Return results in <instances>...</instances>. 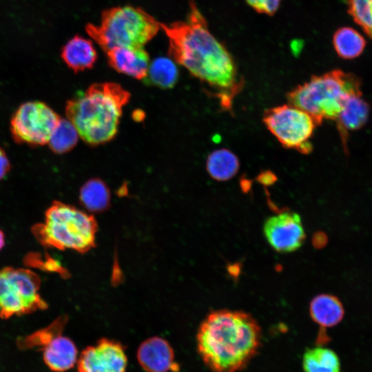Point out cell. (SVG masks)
<instances>
[{"label":"cell","instance_id":"obj_4","mask_svg":"<svg viewBox=\"0 0 372 372\" xmlns=\"http://www.w3.org/2000/svg\"><path fill=\"white\" fill-rule=\"evenodd\" d=\"M361 93L357 76L334 70L312 76L290 91L287 97L290 105L307 112L320 125L324 119L335 120L347 99Z\"/></svg>","mask_w":372,"mask_h":372},{"label":"cell","instance_id":"obj_12","mask_svg":"<svg viewBox=\"0 0 372 372\" xmlns=\"http://www.w3.org/2000/svg\"><path fill=\"white\" fill-rule=\"evenodd\" d=\"M137 360L147 372L176 371L174 353L170 344L159 337H152L141 344L137 351Z\"/></svg>","mask_w":372,"mask_h":372},{"label":"cell","instance_id":"obj_26","mask_svg":"<svg viewBox=\"0 0 372 372\" xmlns=\"http://www.w3.org/2000/svg\"><path fill=\"white\" fill-rule=\"evenodd\" d=\"M9 158L3 148L0 147V180L5 178L10 170Z\"/></svg>","mask_w":372,"mask_h":372},{"label":"cell","instance_id":"obj_3","mask_svg":"<svg viewBox=\"0 0 372 372\" xmlns=\"http://www.w3.org/2000/svg\"><path fill=\"white\" fill-rule=\"evenodd\" d=\"M130 99V94L118 83H94L67 101L65 114L85 143L98 145L115 137Z\"/></svg>","mask_w":372,"mask_h":372},{"label":"cell","instance_id":"obj_21","mask_svg":"<svg viewBox=\"0 0 372 372\" xmlns=\"http://www.w3.org/2000/svg\"><path fill=\"white\" fill-rule=\"evenodd\" d=\"M178 77V70L174 62L168 58L158 57L149 65L145 83L160 88H172Z\"/></svg>","mask_w":372,"mask_h":372},{"label":"cell","instance_id":"obj_16","mask_svg":"<svg viewBox=\"0 0 372 372\" xmlns=\"http://www.w3.org/2000/svg\"><path fill=\"white\" fill-rule=\"evenodd\" d=\"M61 57L66 65L76 73L93 68L97 60V52L90 40L76 35L63 45Z\"/></svg>","mask_w":372,"mask_h":372},{"label":"cell","instance_id":"obj_24","mask_svg":"<svg viewBox=\"0 0 372 372\" xmlns=\"http://www.w3.org/2000/svg\"><path fill=\"white\" fill-rule=\"evenodd\" d=\"M347 3L354 21L372 37V0H347Z\"/></svg>","mask_w":372,"mask_h":372},{"label":"cell","instance_id":"obj_15","mask_svg":"<svg viewBox=\"0 0 372 372\" xmlns=\"http://www.w3.org/2000/svg\"><path fill=\"white\" fill-rule=\"evenodd\" d=\"M361 96L362 93L351 95L335 119L344 150H347L349 132L362 127L369 116V105Z\"/></svg>","mask_w":372,"mask_h":372},{"label":"cell","instance_id":"obj_11","mask_svg":"<svg viewBox=\"0 0 372 372\" xmlns=\"http://www.w3.org/2000/svg\"><path fill=\"white\" fill-rule=\"evenodd\" d=\"M127 358L118 342L102 338L87 347L77 360V372H125Z\"/></svg>","mask_w":372,"mask_h":372},{"label":"cell","instance_id":"obj_27","mask_svg":"<svg viewBox=\"0 0 372 372\" xmlns=\"http://www.w3.org/2000/svg\"><path fill=\"white\" fill-rule=\"evenodd\" d=\"M259 180L264 185H271L275 181V176L271 172H264L259 176Z\"/></svg>","mask_w":372,"mask_h":372},{"label":"cell","instance_id":"obj_23","mask_svg":"<svg viewBox=\"0 0 372 372\" xmlns=\"http://www.w3.org/2000/svg\"><path fill=\"white\" fill-rule=\"evenodd\" d=\"M79 134L68 119L61 118L48 143L51 150L59 154L66 153L77 143Z\"/></svg>","mask_w":372,"mask_h":372},{"label":"cell","instance_id":"obj_10","mask_svg":"<svg viewBox=\"0 0 372 372\" xmlns=\"http://www.w3.org/2000/svg\"><path fill=\"white\" fill-rule=\"evenodd\" d=\"M263 231L270 246L280 253L297 250L306 238L300 215L290 211L268 218L265 222Z\"/></svg>","mask_w":372,"mask_h":372},{"label":"cell","instance_id":"obj_8","mask_svg":"<svg viewBox=\"0 0 372 372\" xmlns=\"http://www.w3.org/2000/svg\"><path fill=\"white\" fill-rule=\"evenodd\" d=\"M263 122L284 147L304 154L312 151L310 139L318 125L304 110L290 104L276 106L265 112Z\"/></svg>","mask_w":372,"mask_h":372},{"label":"cell","instance_id":"obj_9","mask_svg":"<svg viewBox=\"0 0 372 372\" xmlns=\"http://www.w3.org/2000/svg\"><path fill=\"white\" fill-rule=\"evenodd\" d=\"M61 119L59 115L43 102L23 103L12 116V137L17 143L32 146L47 144Z\"/></svg>","mask_w":372,"mask_h":372},{"label":"cell","instance_id":"obj_6","mask_svg":"<svg viewBox=\"0 0 372 372\" xmlns=\"http://www.w3.org/2000/svg\"><path fill=\"white\" fill-rule=\"evenodd\" d=\"M33 234L44 246L84 253L95 242V218L79 209L54 201L46 210L44 223L33 227Z\"/></svg>","mask_w":372,"mask_h":372},{"label":"cell","instance_id":"obj_20","mask_svg":"<svg viewBox=\"0 0 372 372\" xmlns=\"http://www.w3.org/2000/svg\"><path fill=\"white\" fill-rule=\"evenodd\" d=\"M79 199L87 210L99 212L109 207L110 193L106 184L102 180L95 178L90 179L81 187Z\"/></svg>","mask_w":372,"mask_h":372},{"label":"cell","instance_id":"obj_5","mask_svg":"<svg viewBox=\"0 0 372 372\" xmlns=\"http://www.w3.org/2000/svg\"><path fill=\"white\" fill-rule=\"evenodd\" d=\"M160 22L139 7L110 8L102 12L99 25L88 23L87 34L104 51L115 47H143L158 32Z\"/></svg>","mask_w":372,"mask_h":372},{"label":"cell","instance_id":"obj_2","mask_svg":"<svg viewBox=\"0 0 372 372\" xmlns=\"http://www.w3.org/2000/svg\"><path fill=\"white\" fill-rule=\"evenodd\" d=\"M261 329L254 317L242 311L211 312L196 335L198 352L211 372H238L257 353Z\"/></svg>","mask_w":372,"mask_h":372},{"label":"cell","instance_id":"obj_19","mask_svg":"<svg viewBox=\"0 0 372 372\" xmlns=\"http://www.w3.org/2000/svg\"><path fill=\"white\" fill-rule=\"evenodd\" d=\"M304 372H340L338 355L331 349L316 347L307 349L303 355Z\"/></svg>","mask_w":372,"mask_h":372},{"label":"cell","instance_id":"obj_25","mask_svg":"<svg viewBox=\"0 0 372 372\" xmlns=\"http://www.w3.org/2000/svg\"><path fill=\"white\" fill-rule=\"evenodd\" d=\"M256 11L268 15L273 14L278 9L282 0H245Z\"/></svg>","mask_w":372,"mask_h":372},{"label":"cell","instance_id":"obj_18","mask_svg":"<svg viewBox=\"0 0 372 372\" xmlns=\"http://www.w3.org/2000/svg\"><path fill=\"white\" fill-rule=\"evenodd\" d=\"M206 169L214 180L226 181L237 174L240 169V161L238 156L229 149H218L208 156Z\"/></svg>","mask_w":372,"mask_h":372},{"label":"cell","instance_id":"obj_28","mask_svg":"<svg viewBox=\"0 0 372 372\" xmlns=\"http://www.w3.org/2000/svg\"><path fill=\"white\" fill-rule=\"evenodd\" d=\"M5 245V236L3 231L0 229V250Z\"/></svg>","mask_w":372,"mask_h":372},{"label":"cell","instance_id":"obj_14","mask_svg":"<svg viewBox=\"0 0 372 372\" xmlns=\"http://www.w3.org/2000/svg\"><path fill=\"white\" fill-rule=\"evenodd\" d=\"M78 351L68 338L56 335L51 338L43 349V360L53 371L63 372L72 368L77 362Z\"/></svg>","mask_w":372,"mask_h":372},{"label":"cell","instance_id":"obj_17","mask_svg":"<svg viewBox=\"0 0 372 372\" xmlns=\"http://www.w3.org/2000/svg\"><path fill=\"white\" fill-rule=\"evenodd\" d=\"M311 317L323 328L338 324L343 318L344 309L340 301L335 296L321 294L316 296L309 306Z\"/></svg>","mask_w":372,"mask_h":372},{"label":"cell","instance_id":"obj_7","mask_svg":"<svg viewBox=\"0 0 372 372\" xmlns=\"http://www.w3.org/2000/svg\"><path fill=\"white\" fill-rule=\"evenodd\" d=\"M41 280L28 269L10 267L0 269V317L14 316L44 309L47 304L39 294Z\"/></svg>","mask_w":372,"mask_h":372},{"label":"cell","instance_id":"obj_1","mask_svg":"<svg viewBox=\"0 0 372 372\" xmlns=\"http://www.w3.org/2000/svg\"><path fill=\"white\" fill-rule=\"evenodd\" d=\"M168 40V54L194 76L215 90L222 108L230 110L242 87L236 63L227 49L209 31L193 0L185 20L160 22Z\"/></svg>","mask_w":372,"mask_h":372},{"label":"cell","instance_id":"obj_22","mask_svg":"<svg viewBox=\"0 0 372 372\" xmlns=\"http://www.w3.org/2000/svg\"><path fill=\"white\" fill-rule=\"evenodd\" d=\"M333 43L337 54L346 59L358 56L366 43L361 34L348 27L340 28L335 32Z\"/></svg>","mask_w":372,"mask_h":372},{"label":"cell","instance_id":"obj_13","mask_svg":"<svg viewBox=\"0 0 372 372\" xmlns=\"http://www.w3.org/2000/svg\"><path fill=\"white\" fill-rule=\"evenodd\" d=\"M105 52L109 65L117 72L138 80L146 77L149 56L143 47H115Z\"/></svg>","mask_w":372,"mask_h":372}]
</instances>
